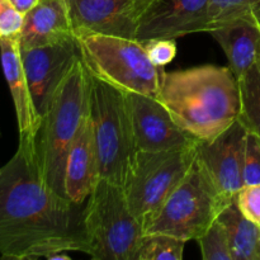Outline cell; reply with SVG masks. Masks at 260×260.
I'll return each mask as SVG.
<instances>
[{
    "label": "cell",
    "mask_w": 260,
    "mask_h": 260,
    "mask_svg": "<svg viewBox=\"0 0 260 260\" xmlns=\"http://www.w3.org/2000/svg\"><path fill=\"white\" fill-rule=\"evenodd\" d=\"M85 203L51 189L41 175L36 136H19L12 159L0 168V256L48 259L56 253L90 255Z\"/></svg>",
    "instance_id": "cell-1"
},
{
    "label": "cell",
    "mask_w": 260,
    "mask_h": 260,
    "mask_svg": "<svg viewBox=\"0 0 260 260\" xmlns=\"http://www.w3.org/2000/svg\"><path fill=\"white\" fill-rule=\"evenodd\" d=\"M159 99L174 121L198 141L215 139L240 116L239 79L229 66L165 71Z\"/></svg>",
    "instance_id": "cell-2"
},
{
    "label": "cell",
    "mask_w": 260,
    "mask_h": 260,
    "mask_svg": "<svg viewBox=\"0 0 260 260\" xmlns=\"http://www.w3.org/2000/svg\"><path fill=\"white\" fill-rule=\"evenodd\" d=\"M89 71L80 56L58 86L36 135L41 175L51 189L65 198L66 159L89 112Z\"/></svg>",
    "instance_id": "cell-3"
},
{
    "label": "cell",
    "mask_w": 260,
    "mask_h": 260,
    "mask_svg": "<svg viewBox=\"0 0 260 260\" xmlns=\"http://www.w3.org/2000/svg\"><path fill=\"white\" fill-rule=\"evenodd\" d=\"M74 36L91 75L126 93L159 98L165 70L151 62L144 43L84 29Z\"/></svg>",
    "instance_id": "cell-4"
},
{
    "label": "cell",
    "mask_w": 260,
    "mask_h": 260,
    "mask_svg": "<svg viewBox=\"0 0 260 260\" xmlns=\"http://www.w3.org/2000/svg\"><path fill=\"white\" fill-rule=\"evenodd\" d=\"M94 260H136L144 228L129 210L122 185L99 178L84 210Z\"/></svg>",
    "instance_id": "cell-5"
},
{
    "label": "cell",
    "mask_w": 260,
    "mask_h": 260,
    "mask_svg": "<svg viewBox=\"0 0 260 260\" xmlns=\"http://www.w3.org/2000/svg\"><path fill=\"white\" fill-rule=\"evenodd\" d=\"M234 198L218 190L196 155L184 179L144 225V234L162 233L184 241L197 240Z\"/></svg>",
    "instance_id": "cell-6"
},
{
    "label": "cell",
    "mask_w": 260,
    "mask_h": 260,
    "mask_svg": "<svg viewBox=\"0 0 260 260\" xmlns=\"http://www.w3.org/2000/svg\"><path fill=\"white\" fill-rule=\"evenodd\" d=\"M89 116L99 161V178L122 185L136 152L127 93L89 73Z\"/></svg>",
    "instance_id": "cell-7"
},
{
    "label": "cell",
    "mask_w": 260,
    "mask_h": 260,
    "mask_svg": "<svg viewBox=\"0 0 260 260\" xmlns=\"http://www.w3.org/2000/svg\"><path fill=\"white\" fill-rule=\"evenodd\" d=\"M196 145L167 151L136 150L122 188L142 228L188 174L197 155Z\"/></svg>",
    "instance_id": "cell-8"
},
{
    "label": "cell",
    "mask_w": 260,
    "mask_h": 260,
    "mask_svg": "<svg viewBox=\"0 0 260 260\" xmlns=\"http://www.w3.org/2000/svg\"><path fill=\"white\" fill-rule=\"evenodd\" d=\"M20 56L36 112L42 119L60 84L80 57L78 41L73 36L42 47L20 48Z\"/></svg>",
    "instance_id": "cell-9"
},
{
    "label": "cell",
    "mask_w": 260,
    "mask_h": 260,
    "mask_svg": "<svg viewBox=\"0 0 260 260\" xmlns=\"http://www.w3.org/2000/svg\"><path fill=\"white\" fill-rule=\"evenodd\" d=\"M136 150L167 151L194 146L198 142L183 129L159 98L127 93Z\"/></svg>",
    "instance_id": "cell-10"
},
{
    "label": "cell",
    "mask_w": 260,
    "mask_h": 260,
    "mask_svg": "<svg viewBox=\"0 0 260 260\" xmlns=\"http://www.w3.org/2000/svg\"><path fill=\"white\" fill-rule=\"evenodd\" d=\"M248 129L236 121L228 129L207 141L196 145L197 160L221 193L234 198L244 187V161Z\"/></svg>",
    "instance_id": "cell-11"
},
{
    "label": "cell",
    "mask_w": 260,
    "mask_h": 260,
    "mask_svg": "<svg viewBox=\"0 0 260 260\" xmlns=\"http://www.w3.org/2000/svg\"><path fill=\"white\" fill-rule=\"evenodd\" d=\"M208 0H150L140 18L136 38L175 40L189 33L208 32Z\"/></svg>",
    "instance_id": "cell-12"
},
{
    "label": "cell",
    "mask_w": 260,
    "mask_h": 260,
    "mask_svg": "<svg viewBox=\"0 0 260 260\" xmlns=\"http://www.w3.org/2000/svg\"><path fill=\"white\" fill-rule=\"evenodd\" d=\"M73 29L136 38L140 18L150 0H65Z\"/></svg>",
    "instance_id": "cell-13"
},
{
    "label": "cell",
    "mask_w": 260,
    "mask_h": 260,
    "mask_svg": "<svg viewBox=\"0 0 260 260\" xmlns=\"http://www.w3.org/2000/svg\"><path fill=\"white\" fill-rule=\"evenodd\" d=\"M99 179L95 137L89 112L74 140L65 167V193L74 203L83 205Z\"/></svg>",
    "instance_id": "cell-14"
},
{
    "label": "cell",
    "mask_w": 260,
    "mask_h": 260,
    "mask_svg": "<svg viewBox=\"0 0 260 260\" xmlns=\"http://www.w3.org/2000/svg\"><path fill=\"white\" fill-rule=\"evenodd\" d=\"M0 60L17 114L19 136H36L41 118L36 112L20 56L19 37L0 38Z\"/></svg>",
    "instance_id": "cell-15"
},
{
    "label": "cell",
    "mask_w": 260,
    "mask_h": 260,
    "mask_svg": "<svg viewBox=\"0 0 260 260\" xmlns=\"http://www.w3.org/2000/svg\"><path fill=\"white\" fill-rule=\"evenodd\" d=\"M210 33L222 47L229 68L240 79L260 58V19L236 18L211 28Z\"/></svg>",
    "instance_id": "cell-16"
},
{
    "label": "cell",
    "mask_w": 260,
    "mask_h": 260,
    "mask_svg": "<svg viewBox=\"0 0 260 260\" xmlns=\"http://www.w3.org/2000/svg\"><path fill=\"white\" fill-rule=\"evenodd\" d=\"M74 29L65 0H40L24 14L20 48L42 47L73 37Z\"/></svg>",
    "instance_id": "cell-17"
},
{
    "label": "cell",
    "mask_w": 260,
    "mask_h": 260,
    "mask_svg": "<svg viewBox=\"0 0 260 260\" xmlns=\"http://www.w3.org/2000/svg\"><path fill=\"white\" fill-rule=\"evenodd\" d=\"M217 220L225 226L233 260H260V226L241 213L235 198Z\"/></svg>",
    "instance_id": "cell-18"
},
{
    "label": "cell",
    "mask_w": 260,
    "mask_h": 260,
    "mask_svg": "<svg viewBox=\"0 0 260 260\" xmlns=\"http://www.w3.org/2000/svg\"><path fill=\"white\" fill-rule=\"evenodd\" d=\"M240 116L239 121L248 132L260 137V62L251 66L240 79Z\"/></svg>",
    "instance_id": "cell-19"
},
{
    "label": "cell",
    "mask_w": 260,
    "mask_h": 260,
    "mask_svg": "<svg viewBox=\"0 0 260 260\" xmlns=\"http://www.w3.org/2000/svg\"><path fill=\"white\" fill-rule=\"evenodd\" d=\"M185 243L168 234H144L136 260H182Z\"/></svg>",
    "instance_id": "cell-20"
},
{
    "label": "cell",
    "mask_w": 260,
    "mask_h": 260,
    "mask_svg": "<svg viewBox=\"0 0 260 260\" xmlns=\"http://www.w3.org/2000/svg\"><path fill=\"white\" fill-rule=\"evenodd\" d=\"M210 29L236 18H259L260 0H208Z\"/></svg>",
    "instance_id": "cell-21"
},
{
    "label": "cell",
    "mask_w": 260,
    "mask_h": 260,
    "mask_svg": "<svg viewBox=\"0 0 260 260\" xmlns=\"http://www.w3.org/2000/svg\"><path fill=\"white\" fill-rule=\"evenodd\" d=\"M196 241L200 245L203 260H233L225 226L218 220Z\"/></svg>",
    "instance_id": "cell-22"
},
{
    "label": "cell",
    "mask_w": 260,
    "mask_h": 260,
    "mask_svg": "<svg viewBox=\"0 0 260 260\" xmlns=\"http://www.w3.org/2000/svg\"><path fill=\"white\" fill-rule=\"evenodd\" d=\"M244 184H260V137L253 132L246 135Z\"/></svg>",
    "instance_id": "cell-23"
},
{
    "label": "cell",
    "mask_w": 260,
    "mask_h": 260,
    "mask_svg": "<svg viewBox=\"0 0 260 260\" xmlns=\"http://www.w3.org/2000/svg\"><path fill=\"white\" fill-rule=\"evenodd\" d=\"M235 200L241 213L260 226V184L244 185L235 196Z\"/></svg>",
    "instance_id": "cell-24"
},
{
    "label": "cell",
    "mask_w": 260,
    "mask_h": 260,
    "mask_svg": "<svg viewBox=\"0 0 260 260\" xmlns=\"http://www.w3.org/2000/svg\"><path fill=\"white\" fill-rule=\"evenodd\" d=\"M24 14L15 9L9 0H0V38L19 37Z\"/></svg>",
    "instance_id": "cell-25"
},
{
    "label": "cell",
    "mask_w": 260,
    "mask_h": 260,
    "mask_svg": "<svg viewBox=\"0 0 260 260\" xmlns=\"http://www.w3.org/2000/svg\"><path fill=\"white\" fill-rule=\"evenodd\" d=\"M144 46L151 62L160 68L172 62L177 55L175 40H151L144 42Z\"/></svg>",
    "instance_id": "cell-26"
},
{
    "label": "cell",
    "mask_w": 260,
    "mask_h": 260,
    "mask_svg": "<svg viewBox=\"0 0 260 260\" xmlns=\"http://www.w3.org/2000/svg\"><path fill=\"white\" fill-rule=\"evenodd\" d=\"M13 4V7L17 10H19L22 14H25L27 12H29L36 4H37L40 0H9Z\"/></svg>",
    "instance_id": "cell-27"
},
{
    "label": "cell",
    "mask_w": 260,
    "mask_h": 260,
    "mask_svg": "<svg viewBox=\"0 0 260 260\" xmlns=\"http://www.w3.org/2000/svg\"><path fill=\"white\" fill-rule=\"evenodd\" d=\"M47 260H71V258H70V255L65 254V251H62V253L52 254V255H51Z\"/></svg>",
    "instance_id": "cell-28"
},
{
    "label": "cell",
    "mask_w": 260,
    "mask_h": 260,
    "mask_svg": "<svg viewBox=\"0 0 260 260\" xmlns=\"http://www.w3.org/2000/svg\"><path fill=\"white\" fill-rule=\"evenodd\" d=\"M259 62H260V58H259Z\"/></svg>",
    "instance_id": "cell-29"
}]
</instances>
